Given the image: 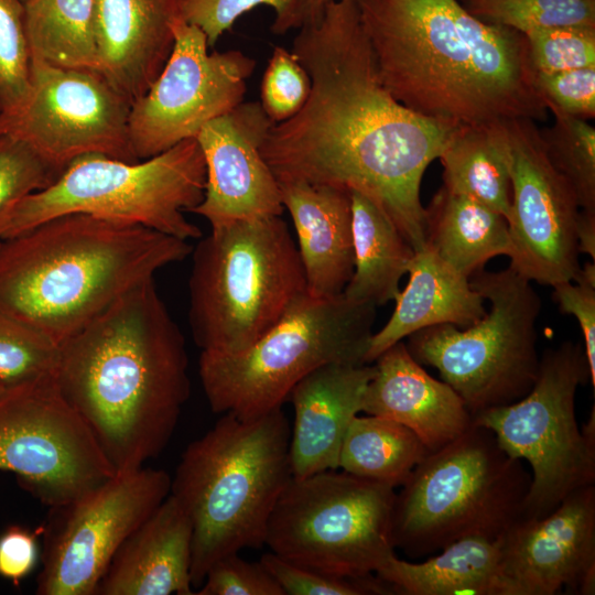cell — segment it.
Returning <instances> with one entry per match:
<instances>
[{
	"instance_id": "obj_1",
	"label": "cell",
	"mask_w": 595,
	"mask_h": 595,
	"mask_svg": "<svg viewBox=\"0 0 595 595\" xmlns=\"http://www.w3.org/2000/svg\"><path fill=\"white\" fill-rule=\"evenodd\" d=\"M299 29L291 52L310 76V95L294 116L271 126L264 161L278 182L363 194L414 251L422 249V177L454 128L410 110L385 87L355 0L331 1Z\"/></svg>"
},
{
	"instance_id": "obj_2",
	"label": "cell",
	"mask_w": 595,
	"mask_h": 595,
	"mask_svg": "<svg viewBox=\"0 0 595 595\" xmlns=\"http://www.w3.org/2000/svg\"><path fill=\"white\" fill-rule=\"evenodd\" d=\"M385 87L453 128L543 121L523 33L485 23L458 0H355Z\"/></svg>"
},
{
	"instance_id": "obj_3",
	"label": "cell",
	"mask_w": 595,
	"mask_h": 595,
	"mask_svg": "<svg viewBox=\"0 0 595 595\" xmlns=\"http://www.w3.org/2000/svg\"><path fill=\"white\" fill-rule=\"evenodd\" d=\"M187 368L184 336L152 278L58 345L53 378L119 474L171 440L191 393Z\"/></svg>"
},
{
	"instance_id": "obj_4",
	"label": "cell",
	"mask_w": 595,
	"mask_h": 595,
	"mask_svg": "<svg viewBox=\"0 0 595 595\" xmlns=\"http://www.w3.org/2000/svg\"><path fill=\"white\" fill-rule=\"evenodd\" d=\"M187 240L87 214L0 244V310L57 346L134 285L188 257Z\"/></svg>"
},
{
	"instance_id": "obj_5",
	"label": "cell",
	"mask_w": 595,
	"mask_h": 595,
	"mask_svg": "<svg viewBox=\"0 0 595 595\" xmlns=\"http://www.w3.org/2000/svg\"><path fill=\"white\" fill-rule=\"evenodd\" d=\"M290 437L281 407L251 420L224 413L185 448L170 494L193 527V587L219 559L266 545L272 510L293 478Z\"/></svg>"
},
{
	"instance_id": "obj_6",
	"label": "cell",
	"mask_w": 595,
	"mask_h": 595,
	"mask_svg": "<svg viewBox=\"0 0 595 595\" xmlns=\"http://www.w3.org/2000/svg\"><path fill=\"white\" fill-rule=\"evenodd\" d=\"M191 255L188 321L201 351L246 349L307 292L298 246L281 216L210 228Z\"/></svg>"
},
{
	"instance_id": "obj_7",
	"label": "cell",
	"mask_w": 595,
	"mask_h": 595,
	"mask_svg": "<svg viewBox=\"0 0 595 595\" xmlns=\"http://www.w3.org/2000/svg\"><path fill=\"white\" fill-rule=\"evenodd\" d=\"M530 483L523 462L472 423L426 454L396 494L394 549L421 558L467 537L497 539L521 518Z\"/></svg>"
},
{
	"instance_id": "obj_8",
	"label": "cell",
	"mask_w": 595,
	"mask_h": 595,
	"mask_svg": "<svg viewBox=\"0 0 595 595\" xmlns=\"http://www.w3.org/2000/svg\"><path fill=\"white\" fill-rule=\"evenodd\" d=\"M376 309L344 294L320 299L306 292L246 349L201 351L198 374L209 408L256 419L281 408L291 389L322 366L367 364Z\"/></svg>"
},
{
	"instance_id": "obj_9",
	"label": "cell",
	"mask_w": 595,
	"mask_h": 595,
	"mask_svg": "<svg viewBox=\"0 0 595 595\" xmlns=\"http://www.w3.org/2000/svg\"><path fill=\"white\" fill-rule=\"evenodd\" d=\"M205 184V161L195 138L137 162L83 155L51 185L10 206L0 218V237H13L57 216L87 214L187 241L198 239L202 230L184 213L202 202Z\"/></svg>"
},
{
	"instance_id": "obj_10",
	"label": "cell",
	"mask_w": 595,
	"mask_h": 595,
	"mask_svg": "<svg viewBox=\"0 0 595 595\" xmlns=\"http://www.w3.org/2000/svg\"><path fill=\"white\" fill-rule=\"evenodd\" d=\"M469 281L489 303L486 314L464 329L451 324L420 329L407 337L405 346L418 363L439 371L473 418L516 402L531 390L540 364L541 300L531 281L510 267L483 269Z\"/></svg>"
},
{
	"instance_id": "obj_11",
	"label": "cell",
	"mask_w": 595,
	"mask_h": 595,
	"mask_svg": "<svg viewBox=\"0 0 595 595\" xmlns=\"http://www.w3.org/2000/svg\"><path fill=\"white\" fill-rule=\"evenodd\" d=\"M394 488L349 473L292 478L270 516L266 545L325 574L364 578L394 555Z\"/></svg>"
},
{
	"instance_id": "obj_12",
	"label": "cell",
	"mask_w": 595,
	"mask_h": 595,
	"mask_svg": "<svg viewBox=\"0 0 595 595\" xmlns=\"http://www.w3.org/2000/svg\"><path fill=\"white\" fill-rule=\"evenodd\" d=\"M588 381L583 345L565 340L543 351L523 398L473 416L510 457L531 467L521 518H542L571 493L595 485V435L582 431L575 413L576 391Z\"/></svg>"
},
{
	"instance_id": "obj_13",
	"label": "cell",
	"mask_w": 595,
	"mask_h": 595,
	"mask_svg": "<svg viewBox=\"0 0 595 595\" xmlns=\"http://www.w3.org/2000/svg\"><path fill=\"white\" fill-rule=\"evenodd\" d=\"M0 470L51 508L67 505L116 473L53 375L0 396Z\"/></svg>"
},
{
	"instance_id": "obj_14",
	"label": "cell",
	"mask_w": 595,
	"mask_h": 595,
	"mask_svg": "<svg viewBox=\"0 0 595 595\" xmlns=\"http://www.w3.org/2000/svg\"><path fill=\"white\" fill-rule=\"evenodd\" d=\"M130 108L97 72L31 62L29 90L15 107L0 112V136L24 141L61 172L88 154L137 162L129 139Z\"/></svg>"
},
{
	"instance_id": "obj_15",
	"label": "cell",
	"mask_w": 595,
	"mask_h": 595,
	"mask_svg": "<svg viewBox=\"0 0 595 595\" xmlns=\"http://www.w3.org/2000/svg\"><path fill=\"white\" fill-rule=\"evenodd\" d=\"M171 476L140 467L115 474L76 500L52 508L39 595H95L113 555L169 496Z\"/></svg>"
},
{
	"instance_id": "obj_16",
	"label": "cell",
	"mask_w": 595,
	"mask_h": 595,
	"mask_svg": "<svg viewBox=\"0 0 595 595\" xmlns=\"http://www.w3.org/2000/svg\"><path fill=\"white\" fill-rule=\"evenodd\" d=\"M172 52L147 93L131 104L128 129L138 160L195 138L244 101L256 61L238 50L208 52L204 32L178 18Z\"/></svg>"
},
{
	"instance_id": "obj_17",
	"label": "cell",
	"mask_w": 595,
	"mask_h": 595,
	"mask_svg": "<svg viewBox=\"0 0 595 595\" xmlns=\"http://www.w3.org/2000/svg\"><path fill=\"white\" fill-rule=\"evenodd\" d=\"M511 212L509 267L529 281L554 285L578 273L576 195L552 165L536 121L508 120Z\"/></svg>"
},
{
	"instance_id": "obj_18",
	"label": "cell",
	"mask_w": 595,
	"mask_h": 595,
	"mask_svg": "<svg viewBox=\"0 0 595 595\" xmlns=\"http://www.w3.org/2000/svg\"><path fill=\"white\" fill-rule=\"evenodd\" d=\"M595 593V485L547 516L520 518L501 537L497 595Z\"/></svg>"
},
{
	"instance_id": "obj_19",
	"label": "cell",
	"mask_w": 595,
	"mask_h": 595,
	"mask_svg": "<svg viewBox=\"0 0 595 595\" xmlns=\"http://www.w3.org/2000/svg\"><path fill=\"white\" fill-rule=\"evenodd\" d=\"M272 122L259 101H242L207 122L197 133L206 184L191 213L210 228L263 216H281L279 183L261 154Z\"/></svg>"
},
{
	"instance_id": "obj_20",
	"label": "cell",
	"mask_w": 595,
	"mask_h": 595,
	"mask_svg": "<svg viewBox=\"0 0 595 595\" xmlns=\"http://www.w3.org/2000/svg\"><path fill=\"white\" fill-rule=\"evenodd\" d=\"M363 412L393 420L410 429L428 452L463 434L473 418L462 398L443 380L429 375L409 353L403 340L375 360Z\"/></svg>"
},
{
	"instance_id": "obj_21",
	"label": "cell",
	"mask_w": 595,
	"mask_h": 595,
	"mask_svg": "<svg viewBox=\"0 0 595 595\" xmlns=\"http://www.w3.org/2000/svg\"><path fill=\"white\" fill-rule=\"evenodd\" d=\"M369 364H329L302 378L290 391L294 422L290 461L294 478L338 468L342 442L351 420L363 412Z\"/></svg>"
},
{
	"instance_id": "obj_22",
	"label": "cell",
	"mask_w": 595,
	"mask_h": 595,
	"mask_svg": "<svg viewBox=\"0 0 595 595\" xmlns=\"http://www.w3.org/2000/svg\"><path fill=\"white\" fill-rule=\"evenodd\" d=\"M183 0H96L101 74L131 104L164 67Z\"/></svg>"
},
{
	"instance_id": "obj_23",
	"label": "cell",
	"mask_w": 595,
	"mask_h": 595,
	"mask_svg": "<svg viewBox=\"0 0 595 595\" xmlns=\"http://www.w3.org/2000/svg\"><path fill=\"white\" fill-rule=\"evenodd\" d=\"M193 527L169 496L121 544L95 595H193Z\"/></svg>"
},
{
	"instance_id": "obj_24",
	"label": "cell",
	"mask_w": 595,
	"mask_h": 595,
	"mask_svg": "<svg viewBox=\"0 0 595 595\" xmlns=\"http://www.w3.org/2000/svg\"><path fill=\"white\" fill-rule=\"evenodd\" d=\"M298 239L306 291L343 294L354 272L350 192L299 181L278 182Z\"/></svg>"
},
{
	"instance_id": "obj_25",
	"label": "cell",
	"mask_w": 595,
	"mask_h": 595,
	"mask_svg": "<svg viewBox=\"0 0 595 595\" xmlns=\"http://www.w3.org/2000/svg\"><path fill=\"white\" fill-rule=\"evenodd\" d=\"M407 273L408 283L396 296L390 318L370 338L367 364L420 329L441 324L464 329L486 314V301L472 286L469 278L447 264L429 246L414 251Z\"/></svg>"
},
{
	"instance_id": "obj_26",
	"label": "cell",
	"mask_w": 595,
	"mask_h": 595,
	"mask_svg": "<svg viewBox=\"0 0 595 595\" xmlns=\"http://www.w3.org/2000/svg\"><path fill=\"white\" fill-rule=\"evenodd\" d=\"M501 537L463 538L420 563L394 554L376 575L392 594L497 595Z\"/></svg>"
},
{
	"instance_id": "obj_27",
	"label": "cell",
	"mask_w": 595,
	"mask_h": 595,
	"mask_svg": "<svg viewBox=\"0 0 595 595\" xmlns=\"http://www.w3.org/2000/svg\"><path fill=\"white\" fill-rule=\"evenodd\" d=\"M425 245L467 278L489 259L512 252L501 214L443 185L425 207Z\"/></svg>"
},
{
	"instance_id": "obj_28",
	"label": "cell",
	"mask_w": 595,
	"mask_h": 595,
	"mask_svg": "<svg viewBox=\"0 0 595 595\" xmlns=\"http://www.w3.org/2000/svg\"><path fill=\"white\" fill-rule=\"evenodd\" d=\"M350 196L354 272L343 294L382 306L400 292L414 250L380 207L360 193L350 192Z\"/></svg>"
},
{
	"instance_id": "obj_29",
	"label": "cell",
	"mask_w": 595,
	"mask_h": 595,
	"mask_svg": "<svg viewBox=\"0 0 595 595\" xmlns=\"http://www.w3.org/2000/svg\"><path fill=\"white\" fill-rule=\"evenodd\" d=\"M507 121L459 126L439 156L443 186L501 214L511 212Z\"/></svg>"
},
{
	"instance_id": "obj_30",
	"label": "cell",
	"mask_w": 595,
	"mask_h": 595,
	"mask_svg": "<svg viewBox=\"0 0 595 595\" xmlns=\"http://www.w3.org/2000/svg\"><path fill=\"white\" fill-rule=\"evenodd\" d=\"M31 62L98 72L96 0H25Z\"/></svg>"
},
{
	"instance_id": "obj_31",
	"label": "cell",
	"mask_w": 595,
	"mask_h": 595,
	"mask_svg": "<svg viewBox=\"0 0 595 595\" xmlns=\"http://www.w3.org/2000/svg\"><path fill=\"white\" fill-rule=\"evenodd\" d=\"M429 454L407 426L378 415H356L344 435L338 467L393 488L402 486Z\"/></svg>"
},
{
	"instance_id": "obj_32",
	"label": "cell",
	"mask_w": 595,
	"mask_h": 595,
	"mask_svg": "<svg viewBox=\"0 0 595 595\" xmlns=\"http://www.w3.org/2000/svg\"><path fill=\"white\" fill-rule=\"evenodd\" d=\"M548 110L554 121L540 129L547 155L573 188L581 210L595 214V129L552 106Z\"/></svg>"
},
{
	"instance_id": "obj_33",
	"label": "cell",
	"mask_w": 595,
	"mask_h": 595,
	"mask_svg": "<svg viewBox=\"0 0 595 595\" xmlns=\"http://www.w3.org/2000/svg\"><path fill=\"white\" fill-rule=\"evenodd\" d=\"M478 20L521 33L533 30L595 25V0H466Z\"/></svg>"
},
{
	"instance_id": "obj_34",
	"label": "cell",
	"mask_w": 595,
	"mask_h": 595,
	"mask_svg": "<svg viewBox=\"0 0 595 595\" xmlns=\"http://www.w3.org/2000/svg\"><path fill=\"white\" fill-rule=\"evenodd\" d=\"M58 346L0 310V381L8 388L53 375Z\"/></svg>"
},
{
	"instance_id": "obj_35",
	"label": "cell",
	"mask_w": 595,
	"mask_h": 595,
	"mask_svg": "<svg viewBox=\"0 0 595 595\" xmlns=\"http://www.w3.org/2000/svg\"><path fill=\"white\" fill-rule=\"evenodd\" d=\"M259 6L274 10L273 33L283 34L303 24L302 0H183L182 18L201 29L208 46L214 47L241 15Z\"/></svg>"
},
{
	"instance_id": "obj_36",
	"label": "cell",
	"mask_w": 595,
	"mask_h": 595,
	"mask_svg": "<svg viewBox=\"0 0 595 595\" xmlns=\"http://www.w3.org/2000/svg\"><path fill=\"white\" fill-rule=\"evenodd\" d=\"M30 77L24 1L0 0V112L12 109L25 97Z\"/></svg>"
},
{
	"instance_id": "obj_37",
	"label": "cell",
	"mask_w": 595,
	"mask_h": 595,
	"mask_svg": "<svg viewBox=\"0 0 595 595\" xmlns=\"http://www.w3.org/2000/svg\"><path fill=\"white\" fill-rule=\"evenodd\" d=\"M534 72L595 66V25L559 26L524 33Z\"/></svg>"
},
{
	"instance_id": "obj_38",
	"label": "cell",
	"mask_w": 595,
	"mask_h": 595,
	"mask_svg": "<svg viewBox=\"0 0 595 595\" xmlns=\"http://www.w3.org/2000/svg\"><path fill=\"white\" fill-rule=\"evenodd\" d=\"M61 174L24 141L0 136V218L15 202L47 187Z\"/></svg>"
},
{
	"instance_id": "obj_39",
	"label": "cell",
	"mask_w": 595,
	"mask_h": 595,
	"mask_svg": "<svg viewBox=\"0 0 595 595\" xmlns=\"http://www.w3.org/2000/svg\"><path fill=\"white\" fill-rule=\"evenodd\" d=\"M311 79L296 56L275 46L260 86V105L269 119L279 123L294 116L306 101Z\"/></svg>"
},
{
	"instance_id": "obj_40",
	"label": "cell",
	"mask_w": 595,
	"mask_h": 595,
	"mask_svg": "<svg viewBox=\"0 0 595 595\" xmlns=\"http://www.w3.org/2000/svg\"><path fill=\"white\" fill-rule=\"evenodd\" d=\"M260 562L281 586L285 595H378L392 594L376 574L350 578L325 574L293 564L272 552Z\"/></svg>"
},
{
	"instance_id": "obj_41",
	"label": "cell",
	"mask_w": 595,
	"mask_h": 595,
	"mask_svg": "<svg viewBox=\"0 0 595 595\" xmlns=\"http://www.w3.org/2000/svg\"><path fill=\"white\" fill-rule=\"evenodd\" d=\"M197 595H285L281 586L259 562H249L238 553L216 561L207 571Z\"/></svg>"
},
{
	"instance_id": "obj_42",
	"label": "cell",
	"mask_w": 595,
	"mask_h": 595,
	"mask_svg": "<svg viewBox=\"0 0 595 595\" xmlns=\"http://www.w3.org/2000/svg\"><path fill=\"white\" fill-rule=\"evenodd\" d=\"M534 85L547 107L552 106L585 120L595 117V66L536 72Z\"/></svg>"
},
{
	"instance_id": "obj_43",
	"label": "cell",
	"mask_w": 595,
	"mask_h": 595,
	"mask_svg": "<svg viewBox=\"0 0 595 595\" xmlns=\"http://www.w3.org/2000/svg\"><path fill=\"white\" fill-rule=\"evenodd\" d=\"M552 296L563 314L575 316L582 335L589 370V381L595 388V261H588L574 280L552 285Z\"/></svg>"
},
{
	"instance_id": "obj_44",
	"label": "cell",
	"mask_w": 595,
	"mask_h": 595,
	"mask_svg": "<svg viewBox=\"0 0 595 595\" xmlns=\"http://www.w3.org/2000/svg\"><path fill=\"white\" fill-rule=\"evenodd\" d=\"M36 534L31 530L11 526L0 536V575L19 584L35 566Z\"/></svg>"
},
{
	"instance_id": "obj_45",
	"label": "cell",
	"mask_w": 595,
	"mask_h": 595,
	"mask_svg": "<svg viewBox=\"0 0 595 595\" xmlns=\"http://www.w3.org/2000/svg\"><path fill=\"white\" fill-rule=\"evenodd\" d=\"M576 237L578 252L588 255L595 261V214L580 212Z\"/></svg>"
},
{
	"instance_id": "obj_46",
	"label": "cell",
	"mask_w": 595,
	"mask_h": 595,
	"mask_svg": "<svg viewBox=\"0 0 595 595\" xmlns=\"http://www.w3.org/2000/svg\"><path fill=\"white\" fill-rule=\"evenodd\" d=\"M331 1L333 0H302L303 24L317 20Z\"/></svg>"
},
{
	"instance_id": "obj_47",
	"label": "cell",
	"mask_w": 595,
	"mask_h": 595,
	"mask_svg": "<svg viewBox=\"0 0 595 595\" xmlns=\"http://www.w3.org/2000/svg\"><path fill=\"white\" fill-rule=\"evenodd\" d=\"M8 389V387L0 381V396Z\"/></svg>"
},
{
	"instance_id": "obj_48",
	"label": "cell",
	"mask_w": 595,
	"mask_h": 595,
	"mask_svg": "<svg viewBox=\"0 0 595 595\" xmlns=\"http://www.w3.org/2000/svg\"><path fill=\"white\" fill-rule=\"evenodd\" d=\"M458 1H459V2H464V1H466V0H458Z\"/></svg>"
},
{
	"instance_id": "obj_49",
	"label": "cell",
	"mask_w": 595,
	"mask_h": 595,
	"mask_svg": "<svg viewBox=\"0 0 595 595\" xmlns=\"http://www.w3.org/2000/svg\"><path fill=\"white\" fill-rule=\"evenodd\" d=\"M23 1H25V0H23Z\"/></svg>"
}]
</instances>
